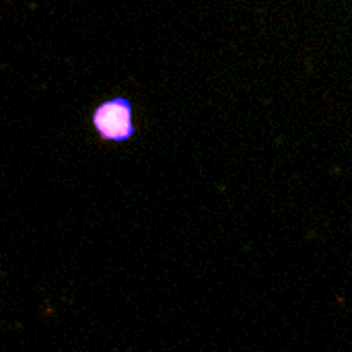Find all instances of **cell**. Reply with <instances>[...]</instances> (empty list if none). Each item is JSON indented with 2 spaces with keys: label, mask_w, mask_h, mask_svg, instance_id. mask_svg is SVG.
I'll use <instances>...</instances> for the list:
<instances>
[{
  "label": "cell",
  "mask_w": 352,
  "mask_h": 352,
  "mask_svg": "<svg viewBox=\"0 0 352 352\" xmlns=\"http://www.w3.org/2000/svg\"><path fill=\"white\" fill-rule=\"evenodd\" d=\"M93 126L97 128L99 136L113 142H124L134 134L132 124V105L124 97L109 99L101 103L93 113Z\"/></svg>",
  "instance_id": "obj_1"
}]
</instances>
